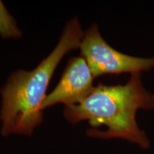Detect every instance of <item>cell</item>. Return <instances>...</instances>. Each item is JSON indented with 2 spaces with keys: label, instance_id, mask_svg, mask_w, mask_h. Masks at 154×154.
Instances as JSON below:
<instances>
[{
  "label": "cell",
  "instance_id": "obj_1",
  "mask_svg": "<svg viewBox=\"0 0 154 154\" xmlns=\"http://www.w3.org/2000/svg\"><path fill=\"white\" fill-rule=\"evenodd\" d=\"M139 109H154V95L143 87L140 73H136L125 85L99 84L80 103L65 106L63 115L72 124L87 120L94 128L101 125L107 127L106 131L87 130L86 134L91 137L121 138L146 149L150 141L136 121Z\"/></svg>",
  "mask_w": 154,
  "mask_h": 154
},
{
  "label": "cell",
  "instance_id": "obj_2",
  "mask_svg": "<svg viewBox=\"0 0 154 154\" xmlns=\"http://www.w3.org/2000/svg\"><path fill=\"white\" fill-rule=\"evenodd\" d=\"M84 35L76 17L67 23L52 52L31 72H13L1 89V134L31 136L42 124V102L58 64L66 54L80 47Z\"/></svg>",
  "mask_w": 154,
  "mask_h": 154
},
{
  "label": "cell",
  "instance_id": "obj_3",
  "mask_svg": "<svg viewBox=\"0 0 154 154\" xmlns=\"http://www.w3.org/2000/svg\"><path fill=\"white\" fill-rule=\"evenodd\" d=\"M79 49L81 56L87 61L94 78L103 74H136L154 67V57H131L111 47L102 38L96 24L84 32Z\"/></svg>",
  "mask_w": 154,
  "mask_h": 154
},
{
  "label": "cell",
  "instance_id": "obj_4",
  "mask_svg": "<svg viewBox=\"0 0 154 154\" xmlns=\"http://www.w3.org/2000/svg\"><path fill=\"white\" fill-rule=\"evenodd\" d=\"M91 69L84 57H73L68 61L59 84L42 102L41 109L57 103L66 106L77 104L94 89V79Z\"/></svg>",
  "mask_w": 154,
  "mask_h": 154
},
{
  "label": "cell",
  "instance_id": "obj_5",
  "mask_svg": "<svg viewBox=\"0 0 154 154\" xmlns=\"http://www.w3.org/2000/svg\"><path fill=\"white\" fill-rule=\"evenodd\" d=\"M0 36L4 38H18L22 36L14 17L9 14L2 1H0Z\"/></svg>",
  "mask_w": 154,
  "mask_h": 154
}]
</instances>
